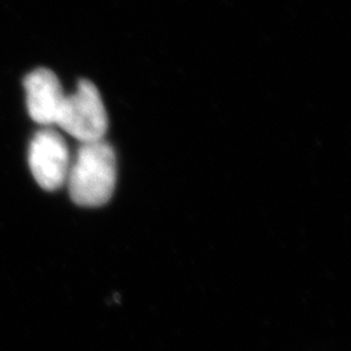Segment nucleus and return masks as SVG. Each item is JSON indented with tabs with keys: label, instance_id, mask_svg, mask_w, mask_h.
<instances>
[{
	"label": "nucleus",
	"instance_id": "obj_1",
	"mask_svg": "<svg viewBox=\"0 0 351 351\" xmlns=\"http://www.w3.org/2000/svg\"><path fill=\"white\" fill-rule=\"evenodd\" d=\"M116 177V155L106 141L81 143L66 178L72 201L81 207H101L111 199Z\"/></svg>",
	"mask_w": 351,
	"mask_h": 351
},
{
	"label": "nucleus",
	"instance_id": "obj_2",
	"mask_svg": "<svg viewBox=\"0 0 351 351\" xmlns=\"http://www.w3.org/2000/svg\"><path fill=\"white\" fill-rule=\"evenodd\" d=\"M55 125L81 143L103 139L108 129V116L93 82L81 80L75 93L65 95Z\"/></svg>",
	"mask_w": 351,
	"mask_h": 351
},
{
	"label": "nucleus",
	"instance_id": "obj_3",
	"mask_svg": "<svg viewBox=\"0 0 351 351\" xmlns=\"http://www.w3.org/2000/svg\"><path fill=\"white\" fill-rule=\"evenodd\" d=\"M71 163L69 149L59 132L49 126L36 133L29 147V167L40 188L49 191L62 188Z\"/></svg>",
	"mask_w": 351,
	"mask_h": 351
},
{
	"label": "nucleus",
	"instance_id": "obj_4",
	"mask_svg": "<svg viewBox=\"0 0 351 351\" xmlns=\"http://www.w3.org/2000/svg\"><path fill=\"white\" fill-rule=\"evenodd\" d=\"M24 88L27 112L32 120L45 128L55 125L65 98L58 75L50 69L38 68L26 75Z\"/></svg>",
	"mask_w": 351,
	"mask_h": 351
}]
</instances>
